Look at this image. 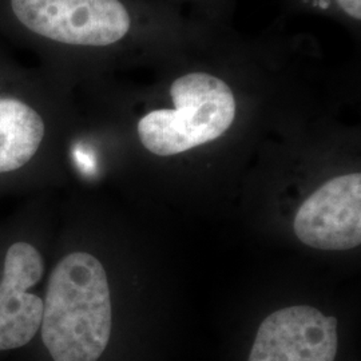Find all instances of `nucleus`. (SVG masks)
<instances>
[{
    "instance_id": "f257e3e1",
    "label": "nucleus",
    "mask_w": 361,
    "mask_h": 361,
    "mask_svg": "<svg viewBox=\"0 0 361 361\" xmlns=\"http://www.w3.org/2000/svg\"><path fill=\"white\" fill-rule=\"evenodd\" d=\"M51 240L42 194L0 219V361L15 359L38 335Z\"/></svg>"
},
{
    "instance_id": "f03ea898",
    "label": "nucleus",
    "mask_w": 361,
    "mask_h": 361,
    "mask_svg": "<svg viewBox=\"0 0 361 361\" xmlns=\"http://www.w3.org/2000/svg\"><path fill=\"white\" fill-rule=\"evenodd\" d=\"M170 95L174 109L153 110L137 126L140 141L153 154L170 157L213 142L235 119L232 89L216 75L185 74L173 82Z\"/></svg>"
},
{
    "instance_id": "7ed1b4c3",
    "label": "nucleus",
    "mask_w": 361,
    "mask_h": 361,
    "mask_svg": "<svg viewBox=\"0 0 361 361\" xmlns=\"http://www.w3.org/2000/svg\"><path fill=\"white\" fill-rule=\"evenodd\" d=\"M22 25L66 44L104 47L119 42L131 27L119 0H11Z\"/></svg>"
},
{
    "instance_id": "20e7f679",
    "label": "nucleus",
    "mask_w": 361,
    "mask_h": 361,
    "mask_svg": "<svg viewBox=\"0 0 361 361\" xmlns=\"http://www.w3.org/2000/svg\"><path fill=\"white\" fill-rule=\"evenodd\" d=\"M293 229L305 245L347 250L361 244V174L338 176L310 194L297 212Z\"/></svg>"
},
{
    "instance_id": "39448f33",
    "label": "nucleus",
    "mask_w": 361,
    "mask_h": 361,
    "mask_svg": "<svg viewBox=\"0 0 361 361\" xmlns=\"http://www.w3.org/2000/svg\"><path fill=\"white\" fill-rule=\"evenodd\" d=\"M337 320L312 307L269 314L258 328L247 361H335Z\"/></svg>"
},
{
    "instance_id": "423d86ee",
    "label": "nucleus",
    "mask_w": 361,
    "mask_h": 361,
    "mask_svg": "<svg viewBox=\"0 0 361 361\" xmlns=\"http://www.w3.org/2000/svg\"><path fill=\"white\" fill-rule=\"evenodd\" d=\"M47 123L32 104L0 97V198L39 194L46 177L38 169Z\"/></svg>"
},
{
    "instance_id": "0eeeda50",
    "label": "nucleus",
    "mask_w": 361,
    "mask_h": 361,
    "mask_svg": "<svg viewBox=\"0 0 361 361\" xmlns=\"http://www.w3.org/2000/svg\"><path fill=\"white\" fill-rule=\"evenodd\" d=\"M337 6L355 20L361 19V0H336Z\"/></svg>"
}]
</instances>
